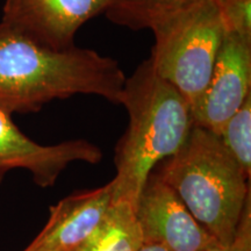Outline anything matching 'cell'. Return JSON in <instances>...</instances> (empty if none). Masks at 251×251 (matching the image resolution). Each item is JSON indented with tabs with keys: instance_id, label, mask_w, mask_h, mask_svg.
<instances>
[{
	"instance_id": "14",
	"label": "cell",
	"mask_w": 251,
	"mask_h": 251,
	"mask_svg": "<svg viewBox=\"0 0 251 251\" xmlns=\"http://www.w3.org/2000/svg\"><path fill=\"white\" fill-rule=\"evenodd\" d=\"M203 251H251V201L244 208L233 242L220 244L213 242Z\"/></svg>"
},
{
	"instance_id": "13",
	"label": "cell",
	"mask_w": 251,
	"mask_h": 251,
	"mask_svg": "<svg viewBox=\"0 0 251 251\" xmlns=\"http://www.w3.org/2000/svg\"><path fill=\"white\" fill-rule=\"evenodd\" d=\"M226 31L251 39V0H216Z\"/></svg>"
},
{
	"instance_id": "6",
	"label": "cell",
	"mask_w": 251,
	"mask_h": 251,
	"mask_svg": "<svg viewBox=\"0 0 251 251\" xmlns=\"http://www.w3.org/2000/svg\"><path fill=\"white\" fill-rule=\"evenodd\" d=\"M251 96V39L226 31L208 85L192 111L194 125L219 136Z\"/></svg>"
},
{
	"instance_id": "4",
	"label": "cell",
	"mask_w": 251,
	"mask_h": 251,
	"mask_svg": "<svg viewBox=\"0 0 251 251\" xmlns=\"http://www.w3.org/2000/svg\"><path fill=\"white\" fill-rule=\"evenodd\" d=\"M153 70L184 97L191 109L205 92L226 34L216 0H200L169 15L150 29Z\"/></svg>"
},
{
	"instance_id": "16",
	"label": "cell",
	"mask_w": 251,
	"mask_h": 251,
	"mask_svg": "<svg viewBox=\"0 0 251 251\" xmlns=\"http://www.w3.org/2000/svg\"><path fill=\"white\" fill-rule=\"evenodd\" d=\"M24 251H58V250H50V249H29V248H26Z\"/></svg>"
},
{
	"instance_id": "15",
	"label": "cell",
	"mask_w": 251,
	"mask_h": 251,
	"mask_svg": "<svg viewBox=\"0 0 251 251\" xmlns=\"http://www.w3.org/2000/svg\"><path fill=\"white\" fill-rule=\"evenodd\" d=\"M139 251H170L158 244H143Z\"/></svg>"
},
{
	"instance_id": "1",
	"label": "cell",
	"mask_w": 251,
	"mask_h": 251,
	"mask_svg": "<svg viewBox=\"0 0 251 251\" xmlns=\"http://www.w3.org/2000/svg\"><path fill=\"white\" fill-rule=\"evenodd\" d=\"M127 76L96 50L52 49L0 23V109L35 113L56 99L92 94L121 105Z\"/></svg>"
},
{
	"instance_id": "12",
	"label": "cell",
	"mask_w": 251,
	"mask_h": 251,
	"mask_svg": "<svg viewBox=\"0 0 251 251\" xmlns=\"http://www.w3.org/2000/svg\"><path fill=\"white\" fill-rule=\"evenodd\" d=\"M229 153L241 166L247 178L251 177V96L227 121L219 135Z\"/></svg>"
},
{
	"instance_id": "8",
	"label": "cell",
	"mask_w": 251,
	"mask_h": 251,
	"mask_svg": "<svg viewBox=\"0 0 251 251\" xmlns=\"http://www.w3.org/2000/svg\"><path fill=\"white\" fill-rule=\"evenodd\" d=\"M135 212L144 244L170 251H203L216 242L158 175H150Z\"/></svg>"
},
{
	"instance_id": "5",
	"label": "cell",
	"mask_w": 251,
	"mask_h": 251,
	"mask_svg": "<svg viewBox=\"0 0 251 251\" xmlns=\"http://www.w3.org/2000/svg\"><path fill=\"white\" fill-rule=\"evenodd\" d=\"M99 147L86 140H69L45 146L28 137L0 109V184L13 170H26L40 187H51L71 163L97 164L101 161Z\"/></svg>"
},
{
	"instance_id": "2",
	"label": "cell",
	"mask_w": 251,
	"mask_h": 251,
	"mask_svg": "<svg viewBox=\"0 0 251 251\" xmlns=\"http://www.w3.org/2000/svg\"><path fill=\"white\" fill-rule=\"evenodd\" d=\"M121 105L129 124L115 148L117 175L111 180L114 201L136 209L153 168L176 155L194 126L188 102L153 70L149 58L127 77Z\"/></svg>"
},
{
	"instance_id": "11",
	"label": "cell",
	"mask_w": 251,
	"mask_h": 251,
	"mask_svg": "<svg viewBox=\"0 0 251 251\" xmlns=\"http://www.w3.org/2000/svg\"><path fill=\"white\" fill-rule=\"evenodd\" d=\"M200 0H114L105 12L113 24L131 30L151 29L159 20Z\"/></svg>"
},
{
	"instance_id": "3",
	"label": "cell",
	"mask_w": 251,
	"mask_h": 251,
	"mask_svg": "<svg viewBox=\"0 0 251 251\" xmlns=\"http://www.w3.org/2000/svg\"><path fill=\"white\" fill-rule=\"evenodd\" d=\"M157 175L216 242H233L251 199L250 179L219 136L194 125L184 146Z\"/></svg>"
},
{
	"instance_id": "9",
	"label": "cell",
	"mask_w": 251,
	"mask_h": 251,
	"mask_svg": "<svg viewBox=\"0 0 251 251\" xmlns=\"http://www.w3.org/2000/svg\"><path fill=\"white\" fill-rule=\"evenodd\" d=\"M113 202L112 181L64 198L50 207L48 222L27 248L75 251L92 235Z\"/></svg>"
},
{
	"instance_id": "10",
	"label": "cell",
	"mask_w": 251,
	"mask_h": 251,
	"mask_svg": "<svg viewBox=\"0 0 251 251\" xmlns=\"http://www.w3.org/2000/svg\"><path fill=\"white\" fill-rule=\"evenodd\" d=\"M143 244L135 207L114 201L92 235L75 251H139Z\"/></svg>"
},
{
	"instance_id": "7",
	"label": "cell",
	"mask_w": 251,
	"mask_h": 251,
	"mask_svg": "<svg viewBox=\"0 0 251 251\" xmlns=\"http://www.w3.org/2000/svg\"><path fill=\"white\" fill-rule=\"evenodd\" d=\"M114 0H5L1 23L52 49L75 46L79 28Z\"/></svg>"
}]
</instances>
